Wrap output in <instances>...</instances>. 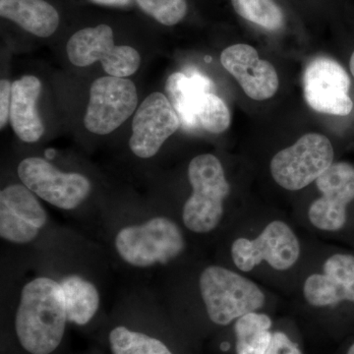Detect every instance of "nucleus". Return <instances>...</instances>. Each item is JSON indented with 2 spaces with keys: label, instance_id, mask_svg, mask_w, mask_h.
Returning <instances> with one entry per match:
<instances>
[{
  "label": "nucleus",
  "instance_id": "nucleus-1",
  "mask_svg": "<svg viewBox=\"0 0 354 354\" xmlns=\"http://www.w3.org/2000/svg\"><path fill=\"white\" fill-rule=\"evenodd\" d=\"M64 291L57 281L37 278L21 292L16 314V334L32 354H50L64 339L67 322Z\"/></svg>",
  "mask_w": 354,
  "mask_h": 354
},
{
  "label": "nucleus",
  "instance_id": "nucleus-2",
  "mask_svg": "<svg viewBox=\"0 0 354 354\" xmlns=\"http://www.w3.org/2000/svg\"><path fill=\"white\" fill-rule=\"evenodd\" d=\"M192 195L183 207L185 227L197 234H207L218 227L223 215V201L230 187L220 160L211 153L197 156L188 167Z\"/></svg>",
  "mask_w": 354,
  "mask_h": 354
},
{
  "label": "nucleus",
  "instance_id": "nucleus-3",
  "mask_svg": "<svg viewBox=\"0 0 354 354\" xmlns=\"http://www.w3.org/2000/svg\"><path fill=\"white\" fill-rule=\"evenodd\" d=\"M199 286L209 318L216 325H228L265 304V295L253 281L218 266L203 271Z\"/></svg>",
  "mask_w": 354,
  "mask_h": 354
},
{
  "label": "nucleus",
  "instance_id": "nucleus-4",
  "mask_svg": "<svg viewBox=\"0 0 354 354\" xmlns=\"http://www.w3.org/2000/svg\"><path fill=\"white\" fill-rule=\"evenodd\" d=\"M184 247L180 228L164 216L122 228L115 237V248L120 257L139 268L167 264L180 255Z\"/></svg>",
  "mask_w": 354,
  "mask_h": 354
},
{
  "label": "nucleus",
  "instance_id": "nucleus-5",
  "mask_svg": "<svg viewBox=\"0 0 354 354\" xmlns=\"http://www.w3.org/2000/svg\"><path fill=\"white\" fill-rule=\"evenodd\" d=\"M66 51L70 62L75 66L86 67L101 62L109 76L120 78L133 75L141 64L138 51L130 46L116 44L113 29L106 23L74 32L67 41Z\"/></svg>",
  "mask_w": 354,
  "mask_h": 354
},
{
  "label": "nucleus",
  "instance_id": "nucleus-6",
  "mask_svg": "<svg viewBox=\"0 0 354 354\" xmlns=\"http://www.w3.org/2000/svg\"><path fill=\"white\" fill-rule=\"evenodd\" d=\"M334 156V148L327 137L308 133L272 158V176L285 189L300 190L329 169Z\"/></svg>",
  "mask_w": 354,
  "mask_h": 354
},
{
  "label": "nucleus",
  "instance_id": "nucleus-7",
  "mask_svg": "<svg viewBox=\"0 0 354 354\" xmlns=\"http://www.w3.org/2000/svg\"><path fill=\"white\" fill-rule=\"evenodd\" d=\"M137 104L138 94L131 80L120 77H101L91 85L84 125L94 134H109L137 111Z\"/></svg>",
  "mask_w": 354,
  "mask_h": 354
},
{
  "label": "nucleus",
  "instance_id": "nucleus-8",
  "mask_svg": "<svg viewBox=\"0 0 354 354\" xmlns=\"http://www.w3.org/2000/svg\"><path fill=\"white\" fill-rule=\"evenodd\" d=\"M18 176L37 196L62 209H76L92 190L87 177L58 171L41 158L23 160L18 165Z\"/></svg>",
  "mask_w": 354,
  "mask_h": 354
},
{
  "label": "nucleus",
  "instance_id": "nucleus-9",
  "mask_svg": "<svg viewBox=\"0 0 354 354\" xmlns=\"http://www.w3.org/2000/svg\"><path fill=\"white\" fill-rule=\"evenodd\" d=\"M349 88L351 78L348 72L332 58L317 57L304 70V99L317 113L348 115L353 109Z\"/></svg>",
  "mask_w": 354,
  "mask_h": 354
},
{
  "label": "nucleus",
  "instance_id": "nucleus-10",
  "mask_svg": "<svg viewBox=\"0 0 354 354\" xmlns=\"http://www.w3.org/2000/svg\"><path fill=\"white\" fill-rule=\"evenodd\" d=\"M299 254L297 235L281 221L269 223L257 239H239L232 246L234 264L243 272L252 271L262 261L278 271H285L297 263Z\"/></svg>",
  "mask_w": 354,
  "mask_h": 354
},
{
  "label": "nucleus",
  "instance_id": "nucleus-11",
  "mask_svg": "<svg viewBox=\"0 0 354 354\" xmlns=\"http://www.w3.org/2000/svg\"><path fill=\"white\" fill-rule=\"evenodd\" d=\"M180 125V120L167 95L153 93L140 104L133 118L130 150L137 157L152 158Z\"/></svg>",
  "mask_w": 354,
  "mask_h": 354
},
{
  "label": "nucleus",
  "instance_id": "nucleus-12",
  "mask_svg": "<svg viewBox=\"0 0 354 354\" xmlns=\"http://www.w3.org/2000/svg\"><path fill=\"white\" fill-rule=\"evenodd\" d=\"M316 185L322 197L310 205V221L326 232L342 230L346 223V207L354 200L353 165L333 164L317 179Z\"/></svg>",
  "mask_w": 354,
  "mask_h": 354
},
{
  "label": "nucleus",
  "instance_id": "nucleus-13",
  "mask_svg": "<svg viewBox=\"0 0 354 354\" xmlns=\"http://www.w3.org/2000/svg\"><path fill=\"white\" fill-rule=\"evenodd\" d=\"M24 184H12L0 192V236L13 243L34 241L48 216L41 203Z\"/></svg>",
  "mask_w": 354,
  "mask_h": 354
},
{
  "label": "nucleus",
  "instance_id": "nucleus-14",
  "mask_svg": "<svg viewBox=\"0 0 354 354\" xmlns=\"http://www.w3.org/2000/svg\"><path fill=\"white\" fill-rule=\"evenodd\" d=\"M223 68L236 79L242 90L255 101L271 99L279 86L276 69L260 59L257 50L245 44L228 46L221 55Z\"/></svg>",
  "mask_w": 354,
  "mask_h": 354
},
{
  "label": "nucleus",
  "instance_id": "nucleus-15",
  "mask_svg": "<svg viewBox=\"0 0 354 354\" xmlns=\"http://www.w3.org/2000/svg\"><path fill=\"white\" fill-rule=\"evenodd\" d=\"M41 83L36 76L28 75L14 81L11 95L10 122L18 138L35 143L43 136V121L37 111Z\"/></svg>",
  "mask_w": 354,
  "mask_h": 354
},
{
  "label": "nucleus",
  "instance_id": "nucleus-16",
  "mask_svg": "<svg viewBox=\"0 0 354 354\" xmlns=\"http://www.w3.org/2000/svg\"><path fill=\"white\" fill-rule=\"evenodd\" d=\"M211 87V81L196 72L189 76L183 72H176L167 78L165 84L167 99L185 129L194 130L200 127V111L205 95Z\"/></svg>",
  "mask_w": 354,
  "mask_h": 354
},
{
  "label": "nucleus",
  "instance_id": "nucleus-17",
  "mask_svg": "<svg viewBox=\"0 0 354 354\" xmlns=\"http://www.w3.org/2000/svg\"><path fill=\"white\" fill-rule=\"evenodd\" d=\"M0 16L43 39L53 36L60 25L59 12L46 0H0Z\"/></svg>",
  "mask_w": 354,
  "mask_h": 354
},
{
  "label": "nucleus",
  "instance_id": "nucleus-18",
  "mask_svg": "<svg viewBox=\"0 0 354 354\" xmlns=\"http://www.w3.org/2000/svg\"><path fill=\"white\" fill-rule=\"evenodd\" d=\"M67 320L77 325H86L92 320L100 306V295L95 286L81 277H66L62 279Z\"/></svg>",
  "mask_w": 354,
  "mask_h": 354
},
{
  "label": "nucleus",
  "instance_id": "nucleus-19",
  "mask_svg": "<svg viewBox=\"0 0 354 354\" xmlns=\"http://www.w3.org/2000/svg\"><path fill=\"white\" fill-rule=\"evenodd\" d=\"M272 320L266 314L251 313L237 319V354H265L272 341Z\"/></svg>",
  "mask_w": 354,
  "mask_h": 354
},
{
  "label": "nucleus",
  "instance_id": "nucleus-20",
  "mask_svg": "<svg viewBox=\"0 0 354 354\" xmlns=\"http://www.w3.org/2000/svg\"><path fill=\"white\" fill-rule=\"evenodd\" d=\"M304 292L313 306H330L342 301L354 304V281H341L326 274H312L305 281Z\"/></svg>",
  "mask_w": 354,
  "mask_h": 354
},
{
  "label": "nucleus",
  "instance_id": "nucleus-21",
  "mask_svg": "<svg viewBox=\"0 0 354 354\" xmlns=\"http://www.w3.org/2000/svg\"><path fill=\"white\" fill-rule=\"evenodd\" d=\"M235 12L248 22L268 31H278L285 24V15L274 0H230Z\"/></svg>",
  "mask_w": 354,
  "mask_h": 354
},
{
  "label": "nucleus",
  "instance_id": "nucleus-22",
  "mask_svg": "<svg viewBox=\"0 0 354 354\" xmlns=\"http://www.w3.org/2000/svg\"><path fill=\"white\" fill-rule=\"evenodd\" d=\"M109 342L113 354H172L155 337L133 332L122 326L111 330Z\"/></svg>",
  "mask_w": 354,
  "mask_h": 354
},
{
  "label": "nucleus",
  "instance_id": "nucleus-23",
  "mask_svg": "<svg viewBox=\"0 0 354 354\" xmlns=\"http://www.w3.org/2000/svg\"><path fill=\"white\" fill-rule=\"evenodd\" d=\"M149 17L160 25L172 27L180 23L188 12L187 0H134Z\"/></svg>",
  "mask_w": 354,
  "mask_h": 354
},
{
  "label": "nucleus",
  "instance_id": "nucleus-24",
  "mask_svg": "<svg viewBox=\"0 0 354 354\" xmlns=\"http://www.w3.org/2000/svg\"><path fill=\"white\" fill-rule=\"evenodd\" d=\"M232 116L225 102L209 92L205 95L199 113L200 127L213 134H221L230 127Z\"/></svg>",
  "mask_w": 354,
  "mask_h": 354
},
{
  "label": "nucleus",
  "instance_id": "nucleus-25",
  "mask_svg": "<svg viewBox=\"0 0 354 354\" xmlns=\"http://www.w3.org/2000/svg\"><path fill=\"white\" fill-rule=\"evenodd\" d=\"M324 274L341 281H354V256L335 254L324 264Z\"/></svg>",
  "mask_w": 354,
  "mask_h": 354
},
{
  "label": "nucleus",
  "instance_id": "nucleus-26",
  "mask_svg": "<svg viewBox=\"0 0 354 354\" xmlns=\"http://www.w3.org/2000/svg\"><path fill=\"white\" fill-rule=\"evenodd\" d=\"M265 354H302L297 344L281 332L274 333L271 344Z\"/></svg>",
  "mask_w": 354,
  "mask_h": 354
},
{
  "label": "nucleus",
  "instance_id": "nucleus-27",
  "mask_svg": "<svg viewBox=\"0 0 354 354\" xmlns=\"http://www.w3.org/2000/svg\"><path fill=\"white\" fill-rule=\"evenodd\" d=\"M11 95H12V84L6 79L0 81V128L6 127L7 121L10 116Z\"/></svg>",
  "mask_w": 354,
  "mask_h": 354
},
{
  "label": "nucleus",
  "instance_id": "nucleus-28",
  "mask_svg": "<svg viewBox=\"0 0 354 354\" xmlns=\"http://www.w3.org/2000/svg\"><path fill=\"white\" fill-rule=\"evenodd\" d=\"M95 6L113 7V8H128L135 3L134 0H88Z\"/></svg>",
  "mask_w": 354,
  "mask_h": 354
},
{
  "label": "nucleus",
  "instance_id": "nucleus-29",
  "mask_svg": "<svg viewBox=\"0 0 354 354\" xmlns=\"http://www.w3.org/2000/svg\"><path fill=\"white\" fill-rule=\"evenodd\" d=\"M349 67H351V74H353L354 78V51L353 55H351V62H349Z\"/></svg>",
  "mask_w": 354,
  "mask_h": 354
},
{
  "label": "nucleus",
  "instance_id": "nucleus-30",
  "mask_svg": "<svg viewBox=\"0 0 354 354\" xmlns=\"http://www.w3.org/2000/svg\"><path fill=\"white\" fill-rule=\"evenodd\" d=\"M348 354H354V344L351 346V348L348 349Z\"/></svg>",
  "mask_w": 354,
  "mask_h": 354
}]
</instances>
